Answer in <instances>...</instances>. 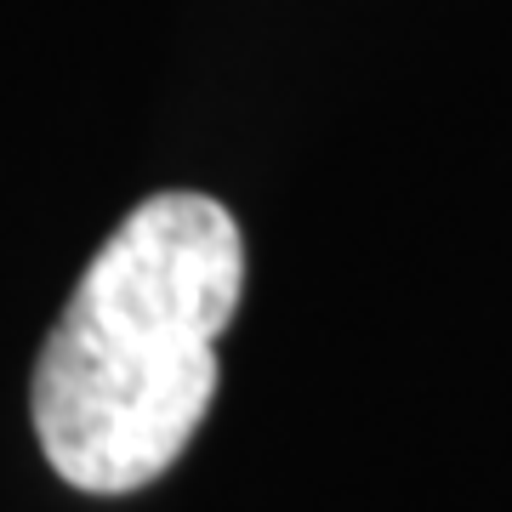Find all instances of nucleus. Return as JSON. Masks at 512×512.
<instances>
[{
  "mask_svg": "<svg viewBox=\"0 0 512 512\" xmlns=\"http://www.w3.org/2000/svg\"><path fill=\"white\" fill-rule=\"evenodd\" d=\"M239 291L245 239L217 200L154 194L114 228L35 365V433L63 484L131 495L194 444Z\"/></svg>",
  "mask_w": 512,
  "mask_h": 512,
  "instance_id": "f257e3e1",
  "label": "nucleus"
}]
</instances>
